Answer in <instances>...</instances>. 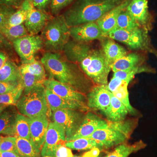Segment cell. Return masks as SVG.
<instances>
[{
    "mask_svg": "<svg viewBox=\"0 0 157 157\" xmlns=\"http://www.w3.org/2000/svg\"><path fill=\"white\" fill-rule=\"evenodd\" d=\"M24 0H0L1 5L13 7L18 9L22 5Z\"/></svg>",
    "mask_w": 157,
    "mask_h": 157,
    "instance_id": "obj_44",
    "label": "cell"
},
{
    "mask_svg": "<svg viewBox=\"0 0 157 157\" xmlns=\"http://www.w3.org/2000/svg\"><path fill=\"white\" fill-rule=\"evenodd\" d=\"M145 69H140L139 67H137L135 69L125 71H118L114 72L113 76L119 78L124 81L130 82L135 77V75L137 73L143 71Z\"/></svg>",
    "mask_w": 157,
    "mask_h": 157,
    "instance_id": "obj_37",
    "label": "cell"
},
{
    "mask_svg": "<svg viewBox=\"0 0 157 157\" xmlns=\"http://www.w3.org/2000/svg\"><path fill=\"white\" fill-rule=\"evenodd\" d=\"M45 91V86L41 84L24 92L16 105L20 113L30 119L48 115L49 107Z\"/></svg>",
    "mask_w": 157,
    "mask_h": 157,
    "instance_id": "obj_6",
    "label": "cell"
},
{
    "mask_svg": "<svg viewBox=\"0 0 157 157\" xmlns=\"http://www.w3.org/2000/svg\"><path fill=\"white\" fill-rule=\"evenodd\" d=\"M24 91V85L22 81L15 89L6 94H1L0 95L1 113L7 107L11 105H16L22 96Z\"/></svg>",
    "mask_w": 157,
    "mask_h": 157,
    "instance_id": "obj_26",
    "label": "cell"
},
{
    "mask_svg": "<svg viewBox=\"0 0 157 157\" xmlns=\"http://www.w3.org/2000/svg\"><path fill=\"white\" fill-rule=\"evenodd\" d=\"M136 123L135 120H132L117 122H109L108 126L98 129L87 138L99 141L102 144L104 149L115 147L126 143L128 140L135 129Z\"/></svg>",
    "mask_w": 157,
    "mask_h": 157,
    "instance_id": "obj_5",
    "label": "cell"
},
{
    "mask_svg": "<svg viewBox=\"0 0 157 157\" xmlns=\"http://www.w3.org/2000/svg\"><path fill=\"white\" fill-rule=\"evenodd\" d=\"M71 149L63 145L60 147L57 151L56 157H73Z\"/></svg>",
    "mask_w": 157,
    "mask_h": 157,
    "instance_id": "obj_42",
    "label": "cell"
},
{
    "mask_svg": "<svg viewBox=\"0 0 157 157\" xmlns=\"http://www.w3.org/2000/svg\"><path fill=\"white\" fill-rule=\"evenodd\" d=\"M43 157H52L49 156H46Z\"/></svg>",
    "mask_w": 157,
    "mask_h": 157,
    "instance_id": "obj_48",
    "label": "cell"
},
{
    "mask_svg": "<svg viewBox=\"0 0 157 157\" xmlns=\"http://www.w3.org/2000/svg\"><path fill=\"white\" fill-rule=\"evenodd\" d=\"M9 59V57L7 55L1 51L0 52V68L2 67Z\"/></svg>",
    "mask_w": 157,
    "mask_h": 157,
    "instance_id": "obj_45",
    "label": "cell"
},
{
    "mask_svg": "<svg viewBox=\"0 0 157 157\" xmlns=\"http://www.w3.org/2000/svg\"><path fill=\"white\" fill-rule=\"evenodd\" d=\"M45 94L48 106L52 112L62 109H73L85 111L89 109L87 106L61 98L47 88Z\"/></svg>",
    "mask_w": 157,
    "mask_h": 157,
    "instance_id": "obj_18",
    "label": "cell"
},
{
    "mask_svg": "<svg viewBox=\"0 0 157 157\" xmlns=\"http://www.w3.org/2000/svg\"><path fill=\"white\" fill-rule=\"evenodd\" d=\"M18 113L12 107H8L1 113L0 132L3 135L14 136V127Z\"/></svg>",
    "mask_w": 157,
    "mask_h": 157,
    "instance_id": "obj_22",
    "label": "cell"
},
{
    "mask_svg": "<svg viewBox=\"0 0 157 157\" xmlns=\"http://www.w3.org/2000/svg\"><path fill=\"white\" fill-rule=\"evenodd\" d=\"M124 0H77L63 14L70 27L97 21Z\"/></svg>",
    "mask_w": 157,
    "mask_h": 157,
    "instance_id": "obj_3",
    "label": "cell"
},
{
    "mask_svg": "<svg viewBox=\"0 0 157 157\" xmlns=\"http://www.w3.org/2000/svg\"><path fill=\"white\" fill-rule=\"evenodd\" d=\"M81 112L73 109H59L52 112V120L63 128L67 141L75 135L82 122L85 115Z\"/></svg>",
    "mask_w": 157,
    "mask_h": 157,
    "instance_id": "obj_8",
    "label": "cell"
},
{
    "mask_svg": "<svg viewBox=\"0 0 157 157\" xmlns=\"http://www.w3.org/2000/svg\"><path fill=\"white\" fill-rule=\"evenodd\" d=\"M131 1L124 0L121 4L113 8L96 21L106 36L109 32L115 29L119 15L121 11L126 9Z\"/></svg>",
    "mask_w": 157,
    "mask_h": 157,
    "instance_id": "obj_17",
    "label": "cell"
},
{
    "mask_svg": "<svg viewBox=\"0 0 157 157\" xmlns=\"http://www.w3.org/2000/svg\"><path fill=\"white\" fill-rule=\"evenodd\" d=\"M112 94L107 85H96L88 94V107L101 111L104 114L109 108Z\"/></svg>",
    "mask_w": 157,
    "mask_h": 157,
    "instance_id": "obj_11",
    "label": "cell"
},
{
    "mask_svg": "<svg viewBox=\"0 0 157 157\" xmlns=\"http://www.w3.org/2000/svg\"><path fill=\"white\" fill-rule=\"evenodd\" d=\"M74 0H52L50 6L52 14L56 15H59L63 9L69 6Z\"/></svg>",
    "mask_w": 157,
    "mask_h": 157,
    "instance_id": "obj_39",
    "label": "cell"
},
{
    "mask_svg": "<svg viewBox=\"0 0 157 157\" xmlns=\"http://www.w3.org/2000/svg\"><path fill=\"white\" fill-rule=\"evenodd\" d=\"M129 82L124 81L122 84L119 87L112 93L126 107L129 113L131 114H136V110L131 104L129 98V93L128 91V85Z\"/></svg>",
    "mask_w": 157,
    "mask_h": 157,
    "instance_id": "obj_33",
    "label": "cell"
},
{
    "mask_svg": "<svg viewBox=\"0 0 157 157\" xmlns=\"http://www.w3.org/2000/svg\"><path fill=\"white\" fill-rule=\"evenodd\" d=\"M107 36L135 50L145 48L147 42L146 35L141 28L132 30L114 29Z\"/></svg>",
    "mask_w": 157,
    "mask_h": 157,
    "instance_id": "obj_9",
    "label": "cell"
},
{
    "mask_svg": "<svg viewBox=\"0 0 157 157\" xmlns=\"http://www.w3.org/2000/svg\"><path fill=\"white\" fill-rule=\"evenodd\" d=\"M126 9L119 15L115 29L132 30L141 28V26Z\"/></svg>",
    "mask_w": 157,
    "mask_h": 157,
    "instance_id": "obj_30",
    "label": "cell"
},
{
    "mask_svg": "<svg viewBox=\"0 0 157 157\" xmlns=\"http://www.w3.org/2000/svg\"><path fill=\"white\" fill-rule=\"evenodd\" d=\"M20 82H0V94L1 95L3 94H6L11 91L15 89Z\"/></svg>",
    "mask_w": 157,
    "mask_h": 157,
    "instance_id": "obj_41",
    "label": "cell"
},
{
    "mask_svg": "<svg viewBox=\"0 0 157 157\" xmlns=\"http://www.w3.org/2000/svg\"><path fill=\"white\" fill-rule=\"evenodd\" d=\"M14 137L30 140L31 137L29 118L21 114H17L14 127Z\"/></svg>",
    "mask_w": 157,
    "mask_h": 157,
    "instance_id": "obj_28",
    "label": "cell"
},
{
    "mask_svg": "<svg viewBox=\"0 0 157 157\" xmlns=\"http://www.w3.org/2000/svg\"><path fill=\"white\" fill-rule=\"evenodd\" d=\"M30 2L27 17L24 25L29 35H36L42 32L48 21L53 16L48 12L37 9L32 2Z\"/></svg>",
    "mask_w": 157,
    "mask_h": 157,
    "instance_id": "obj_16",
    "label": "cell"
},
{
    "mask_svg": "<svg viewBox=\"0 0 157 157\" xmlns=\"http://www.w3.org/2000/svg\"><path fill=\"white\" fill-rule=\"evenodd\" d=\"M12 42L22 64L29 63L36 60V54L44 47L42 38L37 35H29L15 39Z\"/></svg>",
    "mask_w": 157,
    "mask_h": 157,
    "instance_id": "obj_7",
    "label": "cell"
},
{
    "mask_svg": "<svg viewBox=\"0 0 157 157\" xmlns=\"http://www.w3.org/2000/svg\"><path fill=\"white\" fill-rule=\"evenodd\" d=\"M67 142L63 128L54 122L49 123L45 143L41 150V156L56 157L58 149L65 145Z\"/></svg>",
    "mask_w": 157,
    "mask_h": 157,
    "instance_id": "obj_10",
    "label": "cell"
},
{
    "mask_svg": "<svg viewBox=\"0 0 157 157\" xmlns=\"http://www.w3.org/2000/svg\"><path fill=\"white\" fill-rule=\"evenodd\" d=\"M30 3L29 0H24L19 9L12 14L5 26L1 29L24 24L27 17Z\"/></svg>",
    "mask_w": 157,
    "mask_h": 157,
    "instance_id": "obj_29",
    "label": "cell"
},
{
    "mask_svg": "<svg viewBox=\"0 0 157 157\" xmlns=\"http://www.w3.org/2000/svg\"><path fill=\"white\" fill-rule=\"evenodd\" d=\"M73 157H82V156L75 155Z\"/></svg>",
    "mask_w": 157,
    "mask_h": 157,
    "instance_id": "obj_47",
    "label": "cell"
},
{
    "mask_svg": "<svg viewBox=\"0 0 157 157\" xmlns=\"http://www.w3.org/2000/svg\"><path fill=\"white\" fill-rule=\"evenodd\" d=\"M40 36L47 52L63 51L70 37V27L63 14L51 18L42 29Z\"/></svg>",
    "mask_w": 157,
    "mask_h": 157,
    "instance_id": "obj_4",
    "label": "cell"
},
{
    "mask_svg": "<svg viewBox=\"0 0 157 157\" xmlns=\"http://www.w3.org/2000/svg\"><path fill=\"white\" fill-rule=\"evenodd\" d=\"M20 71H26L35 75L43 81L46 80L45 69L41 62L35 60L29 63L22 64L19 67Z\"/></svg>",
    "mask_w": 157,
    "mask_h": 157,
    "instance_id": "obj_34",
    "label": "cell"
},
{
    "mask_svg": "<svg viewBox=\"0 0 157 157\" xmlns=\"http://www.w3.org/2000/svg\"><path fill=\"white\" fill-rule=\"evenodd\" d=\"M0 157H21L19 155L14 152H1Z\"/></svg>",
    "mask_w": 157,
    "mask_h": 157,
    "instance_id": "obj_46",
    "label": "cell"
},
{
    "mask_svg": "<svg viewBox=\"0 0 157 157\" xmlns=\"http://www.w3.org/2000/svg\"><path fill=\"white\" fill-rule=\"evenodd\" d=\"M63 52L68 59L78 65L94 83L108 84V76L112 69L102 49L73 40L69 41Z\"/></svg>",
    "mask_w": 157,
    "mask_h": 157,
    "instance_id": "obj_1",
    "label": "cell"
},
{
    "mask_svg": "<svg viewBox=\"0 0 157 157\" xmlns=\"http://www.w3.org/2000/svg\"><path fill=\"white\" fill-rule=\"evenodd\" d=\"M141 59L137 53L128 54L117 60L111 66L113 73L118 71H125L139 67Z\"/></svg>",
    "mask_w": 157,
    "mask_h": 157,
    "instance_id": "obj_25",
    "label": "cell"
},
{
    "mask_svg": "<svg viewBox=\"0 0 157 157\" xmlns=\"http://www.w3.org/2000/svg\"><path fill=\"white\" fill-rule=\"evenodd\" d=\"M0 80L4 82H20L22 81L19 67L11 60L0 68Z\"/></svg>",
    "mask_w": 157,
    "mask_h": 157,
    "instance_id": "obj_24",
    "label": "cell"
},
{
    "mask_svg": "<svg viewBox=\"0 0 157 157\" xmlns=\"http://www.w3.org/2000/svg\"><path fill=\"white\" fill-rule=\"evenodd\" d=\"M126 10L140 25H145L150 19L147 0H132Z\"/></svg>",
    "mask_w": 157,
    "mask_h": 157,
    "instance_id": "obj_20",
    "label": "cell"
},
{
    "mask_svg": "<svg viewBox=\"0 0 157 157\" xmlns=\"http://www.w3.org/2000/svg\"><path fill=\"white\" fill-rule=\"evenodd\" d=\"M101 41L102 50L111 66L117 60L128 54L125 48L109 37H106Z\"/></svg>",
    "mask_w": 157,
    "mask_h": 157,
    "instance_id": "obj_19",
    "label": "cell"
},
{
    "mask_svg": "<svg viewBox=\"0 0 157 157\" xmlns=\"http://www.w3.org/2000/svg\"><path fill=\"white\" fill-rule=\"evenodd\" d=\"M48 115H44L34 118H30L31 137L30 141L40 153L45 143L48 130Z\"/></svg>",
    "mask_w": 157,
    "mask_h": 157,
    "instance_id": "obj_15",
    "label": "cell"
},
{
    "mask_svg": "<svg viewBox=\"0 0 157 157\" xmlns=\"http://www.w3.org/2000/svg\"><path fill=\"white\" fill-rule=\"evenodd\" d=\"M44 85L45 87L65 100L87 106V98L84 94L70 86L52 78L46 79Z\"/></svg>",
    "mask_w": 157,
    "mask_h": 157,
    "instance_id": "obj_12",
    "label": "cell"
},
{
    "mask_svg": "<svg viewBox=\"0 0 157 157\" xmlns=\"http://www.w3.org/2000/svg\"><path fill=\"white\" fill-rule=\"evenodd\" d=\"M16 137L13 136L3 137L0 138L1 152L12 151L17 154L16 147Z\"/></svg>",
    "mask_w": 157,
    "mask_h": 157,
    "instance_id": "obj_36",
    "label": "cell"
},
{
    "mask_svg": "<svg viewBox=\"0 0 157 157\" xmlns=\"http://www.w3.org/2000/svg\"><path fill=\"white\" fill-rule=\"evenodd\" d=\"M20 72L23 83L24 85V92H27L37 86L44 84L45 81L35 75L26 71H20Z\"/></svg>",
    "mask_w": 157,
    "mask_h": 157,
    "instance_id": "obj_35",
    "label": "cell"
},
{
    "mask_svg": "<svg viewBox=\"0 0 157 157\" xmlns=\"http://www.w3.org/2000/svg\"><path fill=\"white\" fill-rule=\"evenodd\" d=\"M1 34L11 42L15 39L29 35L24 24L1 29Z\"/></svg>",
    "mask_w": 157,
    "mask_h": 157,
    "instance_id": "obj_32",
    "label": "cell"
},
{
    "mask_svg": "<svg viewBox=\"0 0 157 157\" xmlns=\"http://www.w3.org/2000/svg\"><path fill=\"white\" fill-rule=\"evenodd\" d=\"M124 81L119 78L113 76L110 81L107 85V87L109 90L112 93L122 84Z\"/></svg>",
    "mask_w": 157,
    "mask_h": 157,
    "instance_id": "obj_43",
    "label": "cell"
},
{
    "mask_svg": "<svg viewBox=\"0 0 157 157\" xmlns=\"http://www.w3.org/2000/svg\"><path fill=\"white\" fill-rule=\"evenodd\" d=\"M146 144L142 140L133 144H121L115 147L113 150L106 154L104 157H128L132 153L144 148Z\"/></svg>",
    "mask_w": 157,
    "mask_h": 157,
    "instance_id": "obj_23",
    "label": "cell"
},
{
    "mask_svg": "<svg viewBox=\"0 0 157 157\" xmlns=\"http://www.w3.org/2000/svg\"><path fill=\"white\" fill-rule=\"evenodd\" d=\"M35 8L40 11L47 12L49 9L52 0H30Z\"/></svg>",
    "mask_w": 157,
    "mask_h": 157,
    "instance_id": "obj_40",
    "label": "cell"
},
{
    "mask_svg": "<svg viewBox=\"0 0 157 157\" xmlns=\"http://www.w3.org/2000/svg\"><path fill=\"white\" fill-rule=\"evenodd\" d=\"M128 113L126 107L112 94L109 108L104 114L107 120L112 122L122 121L125 120Z\"/></svg>",
    "mask_w": 157,
    "mask_h": 157,
    "instance_id": "obj_21",
    "label": "cell"
},
{
    "mask_svg": "<svg viewBox=\"0 0 157 157\" xmlns=\"http://www.w3.org/2000/svg\"><path fill=\"white\" fill-rule=\"evenodd\" d=\"M109 122L108 121L103 119L92 112H88L85 115L77 132L68 141L89 137L98 129L104 128L108 126Z\"/></svg>",
    "mask_w": 157,
    "mask_h": 157,
    "instance_id": "obj_14",
    "label": "cell"
},
{
    "mask_svg": "<svg viewBox=\"0 0 157 157\" xmlns=\"http://www.w3.org/2000/svg\"><path fill=\"white\" fill-rule=\"evenodd\" d=\"M41 62L49 74V78L68 85L82 93L89 87V82L79 67L70 61L64 54L47 52Z\"/></svg>",
    "mask_w": 157,
    "mask_h": 157,
    "instance_id": "obj_2",
    "label": "cell"
},
{
    "mask_svg": "<svg viewBox=\"0 0 157 157\" xmlns=\"http://www.w3.org/2000/svg\"><path fill=\"white\" fill-rule=\"evenodd\" d=\"M17 154L21 157H39V154L34 147L30 140L16 137Z\"/></svg>",
    "mask_w": 157,
    "mask_h": 157,
    "instance_id": "obj_31",
    "label": "cell"
},
{
    "mask_svg": "<svg viewBox=\"0 0 157 157\" xmlns=\"http://www.w3.org/2000/svg\"><path fill=\"white\" fill-rule=\"evenodd\" d=\"M70 36L77 42L87 43L107 37L96 22L86 23L70 27Z\"/></svg>",
    "mask_w": 157,
    "mask_h": 157,
    "instance_id": "obj_13",
    "label": "cell"
},
{
    "mask_svg": "<svg viewBox=\"0 0 157 157\" xmlns=\"http://www.w3.org/2000/svg\"><path fill=\"white\" fill-rule=\"evenodd\" d=\"M65 146L76 150H91L95 147L104 150L102 144L95 140L87 137L78 138L76 140L67 141Z\"/></svg>",
    "mask_w": 157,
    "mask_h": 157,
    "instance_id": "obj_27",
    "label": "cell"
},
{
    "mask_svg": "<svg viewBox=\"0 0 157 157\" xmlns=\"http://www.w3.org/2000/svg\"><path fill=\"white\" fill-rule=\"evenodd\" d=\"M17 9L13 7L1 5L0 7V29L6 24L12 14L16 12Z\"/></svg>",
    "mask_w": 157,
    "mask_h": 157,
    "instance_id": "obj_38",
    "label": "cell"
}]
</instances>
